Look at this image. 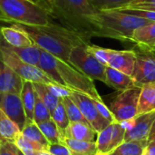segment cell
Returning a JSON list of instances; mask_svg holds the SVG:
<instances>
[{
  "label": "cell",
  "instance_id": "cell-1",
  "mask_svg": "<svg viewBox=\"0 0 155 155\" xmlns=\"http://www.w3.org/2000/svg\"><path fill=\"white\" fill-rule=\"evenodd\" d=\"M17 25L27 32L34 44L39 48L67 63L73 48L91 44L92 36L90 35L51 22L41 25Z\"/></svg>",
  "mask_w": 155,
  "mask_h": 155
},
{
  "label": "cell",
  "instance_id": "cell-2",
  "mask_svg": "<svg viewBox=\"0 0 155 155\" xmlns=\"http://www.w3.org/2000/svg\"><path fill=\"white\" fill-rule=\"evenodd\" d=\"M151 22L117 10H99L94 18V37H107L131 43L134 32Z\"/></svg>",
  "mask_w": 155,
  "mask_h": 155
},
{
  "label": "cell",
  "instance_id": "cell-3",
  "mask_svg": "<svg viewBox=\"0 0 155 155\" xmlns=\"http://www.w3.org/2000/svg\"><path fill=\"white\" fill-rule=\"evenodd\" d=\"M98 12L91 0H54L51 15L59 19L64 26L94 37V18Z\"/></svg>",
  "mask_w": 155,
  "mask_h": 155
},
{
  "label": "cell",
  "instance_id": "cell-4",
  "mask_svg": "<svg viewBox=\"0 0 155 155\" xmlns=\"http://www.w3.org/2000/svg\"><path fill=\"white\" fill-rule=\"evenodd\" d=\"M50 11L30 0H0V22L22 25H47Z\"/></svg>",
  "mask_w": 155,
  "mask_h": 155
},
{
  "label": "cell",
  "instance_id": "cell-5",
  "mask_svg": "<svg viewBox=\"0 0 155 155\" xmlns=\"http://www.w3.org/2000/svg\"><path fill=\"white\" fill-rule=\"evenodd\" d=\"M56 63L59 74L66 87L73 91L84 94L93 99L103 101L97 89L95 88L94 80L81 73L69 63L57 57Z\"/></svg>",
  "mask_w": 155,
  "mask_h": 155
},
{
  "label": "cell",
  "instance_id": "cell-6",
  "mask_svg": "<svg viewBox=\"0 0 155 155\" xmlns=\"http://www.w3.org/2000/svg\"><path fill=\"white\" fill-rule=\"evenodd\" d=\"M68 63L92 80H98L105 84L106 65L102 64L88 51L87 45H79L73 48Z\"/></svg>",
  "mask_w": 155,
  "mask_h": 155
},
{
  "label": "cell",
  "instance_id": "cell-7",
  "mask_svg": "<svg viewBox=\"0 0 155 155\" xmlns=\"http://www.w3.org/2000/svg\"><path fill=\"white\" fill-rule=\"evenodd\" d=\"M0 59H2L5 64H6L10 68H12L25 81H29L32 83H41L45 84L54 83L38 66L22 61L15 54L10 52L4 45L1 35H0Z\"/></svg>",
  "mask_w": 155,
  "mask_h": 155
},
{
  "label": "cell",
  "instance_id": "cell-8",
  "mask_svg": "<svg viewBox=\"0 0 155 155\" xmlns=\"http://www.w3.org/2000/svg\"><path fill=\"white\" fill-rule=\"evenodd\" d=\"M141 87L134 86L120 94L110 104V110L115 122L125 123L134 119L138 115V103Z\"/></svg>",
  "mask_w": 155,
  "mask_h": 155
},
{
  "label": "cell",
  "instance_id": "cell-9",
  "mask_svg": "<svg viewBox=\"0 0 155 155\" xmlns=\"http://www.w3.org/2000/svg\"><path fill=\"white\" fill-rule=\"evenodd\" d=\"M136 54L134 71L131 74L134 84L142 87L144 84L155 83V52L134 46Z\"/></svg>",
  "mask_w": 155,
  "mask_h": 155
},
{
  "label": "cell",
  "instance_id": "cell-10",
  "mask_svg": "<svg viewBox=\"0 0 155 155\" xmlns=\"http://www.w3.org/2000/svg\"><path fill=\"white\" fill-rule=\"evenodd\" d=\"M69 97L76 104L85 120L97 134L102 132L110 124L108 121H106L98 112L94 104L93 98L84 94L75 91H72Z\"/></svg>",
  "mask_w": 155,
  "mask_h": 155
},
{
  "label": "cell",
  "instance_id": "cell-11",
  "mask_svg": "<svg viewBox=\"0 0 155 155\" xmlns=\"http://www.w3.org/2000/svg\"><path fill=\"white\" fill-rule=\"evenodd\" d=\"M155 120V111L138 114L134 119L125 123L124 142H148Z\"/></svg>",
  "mask_w": 155,
  "mask_h": 155
},
{
  "label": "cell",
  "instance_id": "cell-12",
  "mask_svg": "<svg viewBox=\"0 0 155 155\" xmlns=\"http://www.w3.org/2000/svg\"><path fill=\"white\" fill-rule=\"evenodd\" d=\"M126 127L124 124L114 122L110 124L102 132L97 134L95 141L97 152L110 153L124 142Z\"/></svg>",
  "mask_w": 155,
  "mask_h": 155
},
{
  "label": "cell",
  "instance_id": "cell-13",
  "mask_svg": "<svg viewBox=\"0 0 155 155\" xmlns=\"http://www.w3.org/2000/svg\"><path fill=\"white\" fill-rule=\"evenodd\" d=\"M0 108L22 131L26 123V115L21 94L15 93L0 94Z\"/></svg>",
  "mask_w": 155,
  "mask_h": 155
},
{
  "label": "cell",
  "instance_id": "cell-14",
  "mask_svg": "<svg viewBox=\"0 0 155 155\" xmlns=\"http://www.w3.org/2000/svg\"><path fill=\"white\" fill-rule=\"evenodd\" d=\"M136 60V54L134 49L130 50H111L108 64L112 68L119 70L128 75H131Z\"/></svg>",
  "mask_w": 155,
  "mask_h": 155
},
{
  "label": "cell",
  "instance_id": "cell-15",
  "mask_svg": "<svg viewBox=\"0 0 155 155\" xmlns=\"http://www.w3.org/2000/svg\"><path fill=\"white\" fill-rule=\"evenodd\" d=\"M25 80L0 59V94H20Z\"/></svg>",
  "mask_w": 155,
  "mask_h": 155
},
{
  "label": "cell",
  "instance_id": "cell-16",
  "mask_svg": "<svg viewBox=\"0 0 155 155\" xmlns=\"http://www.w3.org/2000/svg\"><path fill=\"white\" fill-rule=\"evenodd\" d=\"M0 35L8 45L15 47H26L35 45L27 32L17 24H12L10 26L0 25Z\"/></svg>",
  "mask_w": 155,
  "mask_h": 155
},
{
  "label": "cell",
  "instance_id": "cell-17",
  "mask_svg": "<svg viewBox=\"0 0 155 155\" xmlns=\"http://www.w3.org/2000/svg\"><path fill=\"white\" fill-rule=\"evenodd\" d=\"M131 43L139 48L153 50L155 48V22L137 28L133 34Z\"/></svg>",
  "mask_w": 155,
  "mask_h": 155
},
{
  "label": "cell",
  "instance_id": "cell-18",
  "mask_svg": "<svg viewBox=\"0 0 155 155\" xmlns=\"http://www.w3.org/2000/svg\"><path fill=\"white\" fill-rule=\"evenodd\" d=\"M97 133L89 125L84 123L70 122L64 131V137L77 141L95 142Z\"/></svg>",
  "mask_w": 155,
  "mask_h": 155
},
{
  "label": "cell",
  "instance_id": "cell-19",
  "mask_svg": "<svg viewBox=\"0 0 155 155\" xmlns=\"http://www.w3.org/2000/svg\"><path fill=\"white\" fill-rule=\"evenodd\" d=\"M105 74H106L105 84L117 91L121 92L129 89L131 87L136 86L131 75H128L110 66H106Z\"/></svg>",
  "mask_w": 155,
  "mask_h": 155
},
{
  "label": "cell",
  "instance_id": "cell-20",
  "mask_svg": "<svg viewBox=\"0 0 155 155\" xmlns=\"http://www.w3.org/2000/svg\"><path fill=\"white\" fill-rule=\"evenodd\" d=\"M38 67L41 70H43L54 83L65 86L61 76H60V74H59V72L57 69L56 57L54 55H53L52 54L41 49Z\"/></svg>",
  "mask_w": 155,
  "mask_h": 155
},
{
  "label": "cell",
  "instance_id": "cell-21",
  "mask_svg": "<svg viewBox=\"0 0 155 155\" xmlns=\"http://www.w3.org/2000/svg\"><path fill=\"white\" fill-rule=\"evenodd\" d=\"M2 41H3L4 45L10 52H12L17 57H19L22 61L27 64L38 66L39 60H40L41 48H39L36 45H34L32 46H26V47H15V46L8 45L3 38H2Z\"/></svg>",
  "mask_w": 155,
  "mask_h": 155
},
{
  "label": "cell",
  "instance_id": "cell-22",
  "mask_svg": "<svg viewBox=\"0 0 155 155\" xmlns=\"http://www.w3.org/2000/svg\"><path fill=\"white\" fill-rule=\"evenodd\" d=\"M155 111V83L144 84L141 87L138 103V114Z\"/></svg>",
  "mask_w": 155,
  "mask_h": 155
},
{
  "label": "cell",
  "instance_id": "cell-23",
  "mask_svg": "<svg viewBox=\"0 0 155 155\" xmlns=\"http://www.w3.org/2000/svg\"><path fill=\"white\" fill-rule=\"evenodd\" d=\"M35 90L34 84L29 81H25L21 91V98L26 115V120H34V109L35 104Z\"/></svg>",
  "mask_w": 155,
  "mask_h": 155
},
{
  "label": "cell",
  "instance_id": "cell-24",
  "mask_svg": "<svg viewBox=\"0 0 155 155\" xmlns=\"http://www.w3.org/2000/svg\"><path fill=\"white\" fill-rule=\"evenodd\" d=\"M20 133L18 126L0 108V141L15 143Z\"/></svg>",
  "mask_w": 155,
  "mask_h": 155
},
{
  "label": "cell",
  "instance_id": "cell-25",
  "mask_svg": "<svg viewBox=\"0 0 155 155\" xmlns=\"http://www.w3.org/2000/svg\"><path fill=\"white\" fill-rule=\"evenodd\" d=\"M63 143L70 149L72 155H94L97 153L95 142L77 141L64 137Z\"/></svg>",
  "mask_w": 155,
  "mask_h": 155
},
{
  "label": "cell",
  "instance_id": "cell-26",
  "mask_svg": "<svg viewBox=\"0 0 155 155\" xmlns=\"http://www.w3.org/2000/svg\"><path fill=\"white\" fill-rule=\"evenodd\" d=\"M37 125L50 144L63 143L64 135L52 118L40 124H37Z\"/></svg>",
  "mask_w": 155,
  "mask_h": 155
},
{
  "label": "cell",
  "instance_id": "cell-27",
  "mask_svg": "<svg viewBox=\"0 0 155 155\" xmlns=\"http://www.w3.org/2000/svg\"><path fill=\"white\" fill-rule=\"evenodd\" d=\"M21 134L24 136L27 137L28 139L42 144L47 151L50 143H48V141L46 140V138L41 132L40 128L38 127L37 124L34 120H26V123L24 128L22 129Z\"/></svg>",
  "mask_w": 155,
  "mask_h": 155
},
{
  "label": "cell",
  "instance_id": "cell-28",
  "mask_svg": "<svg viewBox=\"0 0 155 155\" xmlns=\"http://www.w3.org/2000/svg\"><path fill=\"white\" fill-rule=\"evenodd\" d=\"M33 84H34V87H35L36 94L41 98V100L43 101L45 105L47 107L50 114H52L54 112V110L56 108V106L58 105V104L60 102V98L54 96L49 91L46 84H41V83H33Z\"/></svg>",
  "mask_w": 155,
  "mask_h": 155
},
{
  "label": "cell",
  "instance_id": "cell-29",
  "mask_svg": "<svg viewBox=\"0 0 155 155\" xmlns=\"http://www.w3.org/2000/svg\"><path fill=\"white\" fill-rule=\"evenodd\" d=\"M148 142H124L108 155H142Z\"/></svg>",
  "mask_w": 155,
  "mask_h": 155
},
{
  "label": "cell",
  "instance_id": "cell-30",
  "mask_svg": "<svg viewBox=\"0 0 155 155\" xmlns=\"http://www.w3.org/2000/svg\"><path fill=\"white\" fill-rule=\"evenodd\" d=\"M15 143L17 146V148L21 150L25 155H35L36 152L46 151L42 144L28 139L27 137L24 136L21 133L16 136Z\"/></svg>",
  "mask_w": 155,
  "mask_h": 155
},
{
  "label": "cell",
  "instance_id": "cell-31",
  "mask_svg": "<svg viewBox=\"0 0 155 155\" xmlns=\"http://www.w3.org/2000/svg\"><path fill=\"white\" fill-rule=\"evenodd\" d=\"M61 99H62V102L64 104V106L65 108V111H66V114L68 115L70 122H78V123H84V124H89L88 122L85 120L84 116L83 115V114L81 113L79 107L69 96L64 97Z\"/></svg>",
  "mask_w": 155,
  "mask_h": 155
},
{
  "label": "cell",
  "instance_id": "cell-32",
  "mask_svg": "<svg viewBox=\"0 0 155 155\" xmlns=\"http://www.w3.org/2000/svg\"><path fill=\"white\" fill-rule=\"evenodd\" d=\"M51 118L54 120V122L56 124L58 128L61 130V132L64 135V131L67 128L68 124H70V120L66 114V111H65V108L62 102V99H60L58 105L54 110V112L51 114Z\"/></svg>",
  "mask_w": 155,
  "mask_h": 155
},
{
  "label": "cell",
  "instance_id": "cell-33",
  "mask_svg": "<svg viewBox=\"0 0 155 155\" xmlns=\"http://www.w3.org/2000/svg\"><path fill=\"white\" fill-rule=\"evenodd\" d=\"M49 119H51V114L49 110L47 109V107L43 103V101L41 100V98L36 94L35 104V109H34V121L36 124H40Z\"/></svg>",
  "mask_w": 155,
  "mask_h": 155
},
{
  "label": "cell",
  "instance_id": "cell-34",
  "mask_svg": "<svg viewBox=\"0 0 155 155\" xmlns=\"http://www.w3.org/2000/svg\"><path fill=\"white\" fill-rule=\"evenodd\" d=\"M99 10H114L137 0H91Z\"/></svg>",
  "mask_w": 155,
  "mask_h": 155
},
{
  "label": "cell",
  "instance_id": "cell-35",
  "mask_svg": "<svg viewBox=\"0 0 155 155\" xmlns=\"http://www.w3.org/2000/svg\"><path fill=\"white\" fill-rule=\"evenodd\" d=\"M124 13H128L131 15H134L136 16L142 17L151 23L155 22V11L150 9H143V8H136V7H131V6H124L120 7L118 9H114Z\"/></svg>",
  "mask_w": 155,
  "mask_h": 155
},
{
  "label": "cell",
  "instance_id": "cell-36",
  "mask_svg": "<svg viewBox=\"0 0 155 155\" xmlns=\"http://www.w3.org/2000/svg\"><path fill=\"white\" fill-rule=\"evenodd\" d=\"M87 49L90 53H92L94 57L99 60L102 64H104V65L107 66L108 64V60H109V56H110V53L112 49L109 48H104V47H101L95 45H87Z\"/></svg>",
  "mask_w": 155,
  "mask_h": 155
},
{
  "label": "cell",
  "instance_id": "cell-37",
  "mask_svg": "<svg viewBox=\"0 0 155 155\" xmlns=\"http://www.w3.org/2000/svg\"><path fill=\"white\" fill-rule=\"evenodd\" d=\"M47 88L49 89V91L56 97L58 98H64V97H67L70 96L71 93L73 90L69 89L68 87H65L64 85L58 84L56 83H52V84H46Z\"/></svg>",
  "mask_w": 155,
  "mask_h": 155
},
{
  "label": "cell",
  "instance_id": "cell-38",
  "mask_svg": "<svg viewBox=\"0 0 155 155\" xmlns=\"http://www.w3.org/2000/svg\"><path fill=\"white\" fill-rule=\"evenodd\" d=\"M93 101H94V104L95 107L97 108L98 112L100 113V114L106 121H108L109 124H112V123L115 122V119H114L111 110L104 104L103 101H99V100H95V99H93Z\"/></svg>",
  "mask_w": 155,
  "mask_h": 155
},
{
  "label": "cell",
  "instance_id": "cell-39",
  "mask_svg": "<svg viewBox=\"0 0 155 155\" xmlns=\"http://www.w3.org/2000/svg\"><path fill=\"white\" fill-rule=\"evenodd\" d=\"M17 146L15 143L0 141V155H16Z\"/></svg>",
  "mask_w": 155,
  "mask_h": 155
},
{
  "label": "cell",
  "instance_id": "cell-40",
  "mask_svg": "<svg viewBox=\"0 0 155 155\" xmlns=\"http://www.w3.org/2000/svg\"><path fill=\"white\" fill-rule=\"evenodd\" d=\"M47 151L54 155H72L70 149L64 143L49 144Z\"/></svg>",
  "mask_w": 155,
  "mask_h": 155
},
{
  "label": "cell",
  "instance_id": "cell-41",
  "mask_svg": "<svg viewBox=\"0 0 155 155\" xmlns=\"http://www.w3.org/2000/svg\"><path fill=\"white\" fill-rule=\"evenodd\" d=\"M124 6H131V7L143 8V9H150V10L155 11V3H147V2H143L140 0L134 1V2H133L127 5H124Z\"/></svg>",
  "mask_w": 155,
  "mask_h": 155
},
{
  "label": "cell",
  "instance_id": "cell-42",
  "mask_svg": "<svg viewBox=\"0 0 155 155\" xmlns=\"http://www.w3.org/2000/svg\"><path fill=\"white\" fill-rule=\"evenodd\" d=\"M144 152L146 155H155V142L153 141L148 142L146 147L144 148Z\"/></svg>",
  "mask_w": 155,
  "mask_h": 155
},
{
  "label": "cell",
  "instance_id": "cell-43",
  "mask_svg": "<svg viewBox=\"0 0 155 155\" xmlns=\"http://www.w3.org/2000/svg\"><path fill=\"white\" fill-rule=\"evenodd\" d=\"M45 5H46V7L49 9V11H50V13H51V11H52V6H53V4H54V0H41Z\"/></svg>",
  "mask_w": 155,
  "mask_h": 155
},
{
  "label": "cell",
  "instance_id": "cell-44",
  "mask_svg": "<svg viewBox=\"0 0 155 155\" xmlns=\"http://www.w3.org/2000/svg\"><path fill=\"white\" fill-rule=\"evenodd\" d=\"M154 136H155V120H154V123H153V127H152V131H151V134H150V137H149V140H148V142H149L151 139H153Z\"/></svg>",
  "mask_w": 155,
  "mask_h": 155
},
{
  "label": "cell",
  "instance_id": "cell-45",
  "mask_svg": "<svg viewBox=\"0 0 155 155\" xmlns=\"http://www.w3.org/2000/svg\"><path fill=\"white\" fill-rule=\"evenodd\" d=\"M35 155H54L53 153H49L48 151H39V152H36Z\"/></svg>",
  "mask_w": 155,
  "mask_h": 155
},
{
  "label": "cell",
  "instance_id": "cell-46",
  "mask_svg": "<svg viewBox=\"0 0 155 155\" xmlns=\"http://www.w3.org/2000/svg\"><path fill=\"white\" fill-rule=\"evenodd\" d=\"M30 1H34V2H36V3H38V4L42 5L43 6H45V8H47V7H46V5H45V4H44V3H43V2H42L41 0H30ZM47 9H48V8H47ZM48 10H49V9H48Z\"/></svg>",
  "mask_w": 155,
  "mask_h": 155
},
{
  "label": "cell",
  "instance_id": "cell-47",
  "mask_svg": "<svg viewBox=\"0 0 155 155\" xmlns=\"http://www.w3.org/2000/svg\"><path fill=\"white\" fill-rule=\"evenodd\" d=\"M16 155H25V154L21 150H19V149H18V150H17V154Z\"/></svg>",
  "mask_w": 155,
  "mask_h": 155
},
{
  "label": "cell",
  "instance_id": "cell-48",
  "mask_svg": "<svg viewBox=\"0 0 155 155\" xmlns=\"http://www.w3.org/2000/svg\"><path fill=\"white\" fill-rule=\"evenodd\" d=\"M94 155H108V154H106V153H99V152H97Z\"/></svg>",
  "mask_w": 155,
  "mask_h": 155
},
{
  "label": "cell",
  "instance_id": "cell-49",
  "mask_svg": "<svg viewBox=\"0 0 155 155\" xmlns=\"http://www.w3.org/2000/svg\"><path fill=\"white\" fill-rule=\"evenodd\" d=\"M150 141H153V142H155V136L153 137V139H151ZM150 141H149V142H150Z\"/></svg>",
  "mask_w": 155,
  "mask_h": 155
},
{
  "label": "cell",
  "instance_id": "cell-50",
  "mask_svg": "<svg viewBox=\"0 0 155 155\" xmlns=\"http://www.w3.org/2000/svg\"><path fill=\"white\" fill-rule=\"evenodd\" d=\"M142 155H146V153H145V152H144V150H143V153H142Z\"/></svg>",
  "mask_w": 155,
  "mask_h": 155
},
{
  "label": "cell",
  "instance_id": "cell-51",
  "mask_svg": "<svg viewBox=\"0 0 155 155\" xmlns=\"http://www.w3.org/2000/svg\"><path fill=\"white\" fill-rule=\"evenodd\" d=\"M153 51H154V52H155V48H154V49H153Z\"/></svg>",
  "mask_w": 155,
  "mask_h": 155
}]
</instances>
